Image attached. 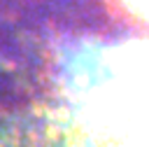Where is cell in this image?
<instances>
[{
	"instance_id": "obj_1",
	"label": "cell",
	"mask_w": 149,
	"mask_h": 147,
	"mask_svg": "<svg viewBox=\"0 0 149 147\" xmlns=\"http://www.w3.org/2000/svg\"><path fill=\"white\" fill-rule=\"evenodd\" d=\"M123 2L133 14H137L144 23H149V0H123Z\"/></svg>"
}]
</instances>
